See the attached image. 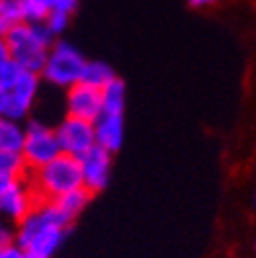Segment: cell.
<instances>
[{"label":"cell","instance_id":"obj_23","mask_svg":"<svg viewBox=\"0 0 256 258\" xmlns=\"http://www.w3.org/2000/svg\"><path fill=\"white\" fill-rule=\"evenodd\" d=\"M217 0H188V5L193 7V9H203V7H211L215 5Z\"/></svg>","mask_w":256,"mask_h":258},{"label":"cell","instance_id":"obj_3","mask_svg":"<svg viewBox=\"0 0 256 258\" xmlns=\"http://www.w3.org/2000/svg\"><path fill=\"white\" fill-rule=\"evenodd\" d=\"M37 201H55L66 192H72L82 186V172L78 158L59 154L45 166L27 172Z\"/></svg>","mask_w":256,"mask_h":258},{"label":"cell","instance_id":"obj_24","mask_svg":"<svg viewBox=\"0 0 256 258\" xmlns=\"http://www.w3.org/2000/svg\"><path fill=\"white\" fill-rule=\"evenodd\" d=\"M9 180H11V178H7V176H3V174H0V190L5 188V184H7Z\"/></svg>","mask_w":256,"mask_h":258},{"label":"cell","instance_id":"obj_25","mask_svg":"<svg viewBox=\"0 0 256 258\" xmlns=\"http://www.w3.org/2000/svg\"><path fill=\"white\" fill-rule=\"evenodd\" d=\"M252 203H254V205H256V190H254V199H252Z\"/></svg>","mask_w":256,"mask_h":258},{"label":"cell","instance_id":"obj_12","mask_svg":"<svg viewBox=\"0 0 256 258\" xmlns=\"http://www.w3.org/2000/svg\"><path fill=\"white\" fill-rule=\"evenodd\" d=\"M90 199H92V195H90V192H88L84 186H80V188H76V190H72V192H66L63 197H59V199H55V201H51V203H55V207L61 211V215L72 223V221L88 207Z\"/></svg>","mask_w":256,"mask_h":258},{"label":"cell","instance_id":"obj_15","mask_svg":"<svg viewBox=\"0 0 256 258\" xmlns=\"http://www.w3.org/2000/svg\"><path fill=\"white\" fill-rule=\"evenodd\" d=\"M115 78H117V74H115V70L109 66L107 61L88 59L86 66H84V72H82V80L80 82H86V84H92V86H97V88H103V86H107Z\"/></svg>","mask_w":256,"mask_h":258},{"label":"cell","instance_id":"obj_19","mask_svg":"<svg viewBox=\"0 0 256 258\" xmlns=\"http://www.w3.org/2000/svg\"><path fill=\"white\" fill-rule=\"evenodd\" d=\"M15 244V223L0 217V248Z\"/></svg>","mask_w":256,"mask_h":258},{"label":"cell","instance_id":"obj_9","mask_svg":"<svg viewBox=\"0 0 256 258\" xmlns=\"http://www.w3.org/2000/svg\"><path fill=\"white\" fill-rule=\"evenodd\" d=\"M78 162H80V172H82V186L90 195H97V192L107 188L111 180L113 154H109L107 150L99 146H92L86 154L78 158Z\"/></svg>","mask_w":256,"mask_h":258},{"label":"cell","instance_id":"obj_27","mask_svg":"<svg viewBox=\"0 0 256 258\" xmlns=\"http://www.w3.org/2000/svg\"><path fill=\"white\" fill-rule=\"evenodd\" d=\"M29 258H33V256H29Z\"/></svg>","mask_w":256,"mask_h":258},{"label":"cell","instance_id":"obj_8","mask_svg":"<svg viewBox=\"0 0 256 258\" xmlns=\"http://www.w3.org/2000/svg\"><path fill=\"white\" fill-rule=\"evenodd\" d=\"M35 203H37V197L33 188H31V182L27 180V176L11 178L5 184V188L0 190V217L17 225L35 207Z\"/></svg>","mask_w":256,"mask_h":258},{"label":"cell","instance_id":"obj_1","mask_svg":"<svg viewBox=\"0 0 256 258\" xmlns=\"http://www.w3.org/2000/svg\"><path fill=\"white\" fill-rule=\"evenodd\" d=\"M70 225L55 203L37 201L15 225V242L33 258H51L66 242Z\"/></svg>","mask_w":256,"mask_h":258},{"label":"cell","instance_id":"obj_6","mask_svg":"<svg viewBox=\"0 0 256 258\" xmlns=\"http://www.w3.org/2000/svg\"><path fill=\"white\" fill-rule=\"evenodd\" d=\"M0 84H5L7 88V117L17 119V121H23L25 117H29L31 109H33V103L39 94L41 76L21 70V74L15 80L11 82L0 80Z\"/></svg>","mask_w":256,"mask_h":258},{"label":"cell","instance_id":"obj_18","mask_svg":"<svg viewBox=\"0 0 256 258\" xmlns=\"http://www.w3.org/2000/svg\"><path fill=\"white\" fill-rule=\"evenodd\" d=\"M70 17H72V15L63 13V11H49L47 17L43 19V23H45V27L51 31L55 37H59L63 31L68 29V25H70Z\"/></svg>","mask_w":256,"mask_h":258},{"label":"cell","instance_id":"obj_13","mask_svg":"<svg viewBox=\"0 0 256 258\" xmlns=\"http://www.w3.org/2000/svg\"><path fill=\"white\" fill-rule=\"evenodd\" d=\"M25 140V125L23 121L0 117V152H19Z\"/></svg>","mask_w":256,"mask_h":258},{"label":"cell","instance_id":"obj_11","mask_svg":"<svg viewBox=\"0 0 256 258\" xmlns=\"http://www.w3.org/2000/svg\"><path fill=\"white\" fill-rule=\"evenodd\" d=\"M94 140H97L99 148L107 150L109 154L119 152L123 146V140H125L123 115L101 113V117L94 121Z\"/></svg>","mask_w":256,"mask_h":258},{"label":"cell","instance_id":"obj_22","mask_svg":"<svg viewBox=\"0 0 256 258\" xmlns=\"http://www.w3.org/2000/svg\"><path fill=\"white\" fill-rule=\"evenodd\" d=\"M15 25H11L7 19H3V17H0V39H5L7 35H9V31L13 29Z\"/></svg>","mask_w":256,"mask_h":258},{"label":"cell","instance_id":"obj_5","mask_svg":"<svg viewBox=\"0 0 256 258\" xmlns=\"http://www.w3.org/2000/svg\"><path fill=\"white\" fill-rule=\"evenodd\" d=\"M59 146L55 138V129L39 119H31L25 123V140L21 148V156L25 160L27 172H33L47 162H51L53 158H57Z\"/></svg>","mask_w":256,"mask_h":258},{"label":"cell","instance_id":"obj_14","mask_svg":"<svg viewBox=\"0 0 256 258\" xmlns=\"http://www.w3.org/2000/svg\"><path fill=\"white\" fill-rule=\"evenodd\" d=\"M101 96H103V113L123 115L125 103H127V88L121 78H115L107 86H103Z\"/></svg>","mask_w":256,"mask_h":258},{"label":"cell","instance_id":"obj_2","mask_svg":"<svg viewBox=\"0 0 256 258\" xmlns=\"http://www.w3.org/2000/svg\"><path fill=\"white\" fill-rule=\"evenodd\" d=\"M11 49V57L25 72L41 74L47 53L57 37L45 27V23H19L5 37Z\"/></svg>","mask_w":256,"mask_h":258},{"label":"cell","instance_id":"obj_21","mask_svg":"<svg viewBox=\"0 0 256 258\" xmlns=\"http://www.w3.org/2000/svg\"><path fill=\"white\" fill-rule=\"evenodd\" d=\"M11 61H13V57H11V49L7 45V39H0V72H3Z\"/></svg>","mask_w":256,"mask_h":258},{"label":"cell","instance_id":"obj_4","mask_svg":"<svg viewBox=\"0 0 256 258\" xmlns=\"http://www.w3.org/2000/svg\"><path fill=\"white\" fill-rule=\"evenodd\" d=\"M86 61L88 59L84 57V53L76 45H72L70 41L57 39L47 53L45 66H43L39 76H41V80L49 82L51 86L66 90L72 84L82 80V72H84Z\"/></svg>","mask_w":256,"mask_h":258},{"label":"cell","instance_id":"obj_16","mask_svg":"<svg viewBox=\"0 0 256 258\" xmlns=\"http://www.w3.org/2000/svg\"><path fill=\"white\" fill-rule=\"evenodd\" d=\"M0 174L7 178L27 176V166L23 156L19 152H0Z\"/></svg>","mask_w":256,"mask_h":258},{"label":"cell","instance_id":"obj_20","mask_svg":"<svg viewBox=\"0 0 256 258\" xmlns=\"http://www.w3.org/2000/svg\"><path fill=\"white\" fill-rule=\"evenodd\" d=\"M0 258H29V254L15 242V244H9V246L0 248Z\"/></svg>","mask_w":256,"mask_h":258},{"label":"cell","instance_id":"obj_7","mask_svg":"<svg viewBox=\"0 0 256 258\" xmlns=\"http://www.w3.org/2000/svg\"><path fill=\"white\" fill-rule=\"evenodd\" d=\"M53 129H55L59 152L66 156L80 158L92 146H97V140H94V123L90 121L66 115Z\"/></svg>","mask_w":256,"mask_h":258},{"label":"cell","instance_id":"obj_10","mask_svg":"<svg viewBox=\"0 0 256 258\" xmlns=\"http://www.w3.org/2000/svg\"><path fill=\"white\" fill-rule=\"evenodd\" d=\"M101 113H103L101 88L86 82H76L70 88H66V115L94 123L101 117Z\"/></svg>","mask_w":256,"mask_h":258},{"label":"cell","instance_id":"obj_17","mask_svg":"<svg viewBox=\"0 0 256 258\" xmlns=\"http://www.w3.org/2000/svg\"><path fill=\"white\" fill-rule=\"evenodd\" d=\"M0 17L7 19L11 25L25 23V17H23V0H0Z\"/></svg>","mask_w":256,"mask_h":258},{"label":"cell","instance_id":"obj_26","mask_svg":"<svg viewBox=\"0 0 256 258\" xmlns=\"http://www.w3.org/2000/svg\"><path fill=\"white\" fill-rule=\"evenodd\" d=\"M254 250H256V244H254Z\"/></svg>","mask_w":256,"mask_h":258}]
</instances>
